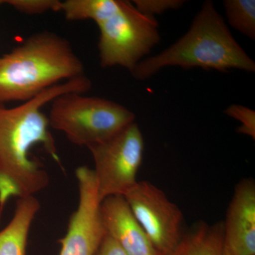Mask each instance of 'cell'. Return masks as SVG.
Segmentation results:
<instances>
[{"label": "cell", "mask_w": 255, "mask_h": 255, "mask_svg": "<svg viewBox=\"0 0 255 255\" xmlns=\"http://www.w3.org/2000/svg\"><path fill=\"white\" fill-rule=\"evenodd\" d=\"M92 87L85 75L58 84L14 107L0 105V219L11 197L35 196L48 187L50 177L43 164L31 157L41 145L61 166L48 117L42 108L68 92L85 94Z\"/></svg>", "instance_id": "cell-1"}, {"label": "cell", "mask_w": 255, "mask_h": 255, "mask_svg": "<svg viewBox=\"0 0 255 255\" xmlns=\"http://www.w3.org/2000/svg\"><path fill=\"white\" fill-rule=\"evenodd\" d=\"M84 72L66 38L53 31L37 32L0 57V105L26 102Z\"/></svg>", "instance_id": "cell-2"}, {"label": "cell", "mask_w": 255, "mask_h": 255, "mask_svg": "<svg viewBox=\"0 0 255 255\" xmlns=\"http://www.w3.org/2000/svg\"><path fill=\"white\" fill-rule=\"evenodd\" d=\"M170 66L223 73L233 69L255 72L254 60L235 39L214 2L209 0L202 4L182 38L158 54L141 60L130 73L136 80H145Z\"/></svg>", "instance_id": "cell-3"}, {"label": "cell", "mask_w": 255, "mask_h": 255, "mask_svg": "<svg viewBox=\"0 0 255 255\" xmlns=\"http://www.w3.org/2000/svg\"><path fill=\"white\" fill-rule=\"evenodd\" d=\"M48 117L50 128L63 132L72 143L87 147L107 141L135 119L120 104L79 92L55 98Z\"/></svg>", "instance_id": "cell-4"}, {"label": "cell", "mask_w": 255, "mask_h": 255, "mask_svg": "<svg viewBox=\"0 0 255 255\" xmlns=\"http://www.w3.org/2000/svg\"><path fill=\"white\" fill-rule=\"evenodd\" d=\"M96 24L104 68L119 66L131 72L160 41L156 18L142 14L129 1L119 0L116 9Z\"/></svg>", "instance_id": "cell-5"}, {"label": "cell", "mask_w": 255, "mask_h": 255, "mask_svg": "<svg viewBox=\"0 0 255 255\" xmlns=\"http://www.w3.org/2000/svg\"><path fill=\"white\" fill-rule=\"evenodd\" d=\"M87 148L95 164L93 171L101 202L109 196H124L136 184L145 142L135 122L107 141Z\"/></svg>", "instance_id": "cell-6"}, {"label": "cell", "mask_w": 255, "mask_h": 255, "mask_svg": "<svg viewBox=\"0 0 255 255\" xmlns=\"http://www.w3.org/2000/svg\"><path fill=\"white\" fill-rule=\"evenodd\" d=\"M124 197L156 249L172 255L183 237L180 209L147 181H137Z\"/></svg>", "instance_id": "cell-7"}, {"label": "cell", "mask_w": 255, "mask_h": 255, "mask_svg": "<svg viewBox=\"0 0 255 255\" xmlns=\"http://www.w3.org/2000/svg\"><path fill=\"white\" fill-rule=\"evenodd\" d=\"M79 201L69 220L65 237L59 240V255H95L106 231L100 214L101 201L93 169L80 166L75 170Z\"/></svg>", "instance_id": "cell-8"}, {"label": "cell", "mask_w": 255, "mask_h": 255, "mask_svg": "<svg viewBox=\"0 0 255 255\" xmlns=\"http://www.w3.org/2000/svg\"><path fill=\"white\" fill-rule=\"evenodd\" d=\"M223 223L224 255H255V184L245 179L235 188Z\"/></svg>", "instance_id": "cell-9"}, {"label": "cell", "mask_w": 255, "mask_h": 255, "mask_svg": "<svg viewBox=\"0 0 255 255\" xmlns=\"http://www.w3.org/2000/svg\"><path fill=\"white\" fill-rule=\"evenodd\" d=\"M106 233L128 255H162L153 246L123 196L106 198L100 204Z\"/></svg>", "instance_id": "cell-10"}, {"label": "cell", "mask_w": 255, "mask_h": 255, "mask_svg": "<svg viewBox=\"0 0 255 255\" xmlns=\"http://www.w3.org/2000/svg\"><path fill=\"white\" fill-rule=\"evenodd\" d=\"M40 209L35 196L17 199L12 219L0 231V255H26L30 229Z\"/></svg>", "instance_id": "cell-11"}, {"label": "cell", "mask_w": 255, "mask_h": 255, "mask_svg": "<svg viewBox=\"0 0 255 255\" xmlns=\"http://www.w3.org/2000/svg\"><path fill=\"white\" fill-rule=\"evenodd\" d=\"M223 223L210 225L200 221L183 237L171 255H224Z\"/></svg>", "instance_id": "cell-12"}, {"label": "cell", "mask_w": 255, "mask_h": 255, "mask_svg": "<svg viewBox=\"0 0 255 255\" xmlns=\"http://www.w3.org/2000/svg\"><path fill=\"white\" fill-rule=\"evenodd\" d=\"M119 0H67L61 9L68 21L92 20L98 22L115 9Z\"/></svg>", "instance_id": "cell-13"}, {"label": "cell", "mask_w": 255, "mask_h": 255, "mask_svg": "<svg viewBox=\"0 0 255 255\" xmlns=\"http://www.w3.org/2000/svg\"><path fill=\"white\" fill-rule=\"evenodd\" d=\"M223 4L230 25L255 41V0H225Z\"/></svg>", "instance_id": "cell-14"}, {"label": "cell", "mask_w": 255, "mask_h": 255, "mask_svg": "<svg viewBox=\"0 0 255 255\" xmlns=\"http://www.w3.org/2000/svg\"><path fill=\"white\" fill-rule=\"evenodd\" d=\"M6 3L19 12L28 15L43 14L47 11H60L59 0H6Z\"/></svg>", "instance_id": "cell-15"}, {"label": "cell", "mask_w": 255, "mask_h": 255, "mask_svg": "<svg viewBox=\"0 0 255 255\" xmlns=\"http://www.w3.org/2000/svg\"><path fill=\"white\" fill-rule=\"evenodd\" d=\"M224 114L236 119L241 125L237 128L238 133L243 134L255 140V112L243 105L229 106Z\"/></svg>", "instance_id": "cell-16"}, {"label": "cell", "mask_w": 255, "mask_h": 255, "mask_svg": "<svg viewBox=\"0 0 255 255\" xmlns=\"http://www.w3.org/2000/svg\"><path fill=\"white\" fill-rule=\"evenodd\" d=\"M184 0H133L132 4L142 14L155 17L169 10L179 9L184 4Z\"/></svg>", "instance_id": "cell-17"}, {"label": "cell", "mask_w": 255, "mask_h": 255, "mask_svg": "<svg viewBox=\"0 0 255 255\" xmlns=\"http://www.w3.org/2000/svg\"><path fill=\"white\" fill-rule=\"evenodd\" d=\"M95 255H128L120 246L106 234Z\"/></svg>", "instance_id": "cell-18"}, {"label": "cell", "mask_w": 255, "mask_h": 255, "mask_svg": "<svg viewBox=\"0 0 255 255\" xmlns=\"http://www.w3.org/2000/svg\"><path fill=\"white\" fill-rule=\"evenodd\" d=\"M6 3V1H4V0H0V5L5 4Z\"/></svg>", "instance_id": "cell-19"}]
</instances>
